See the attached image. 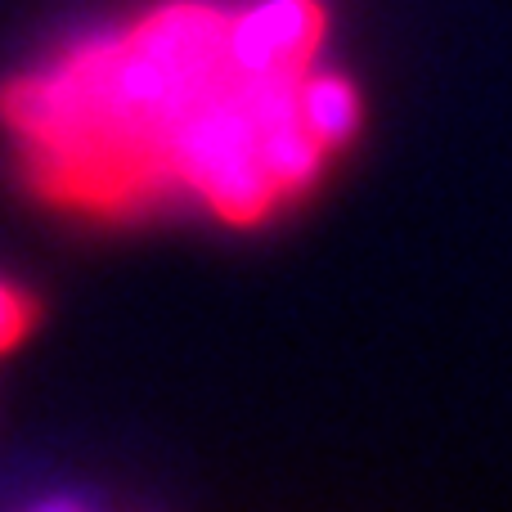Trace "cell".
Here are the masks:
<instances>
[{
    "label": "cell",
    "instance_id": "cell-2",
    "mask_svg": "<svg viewBox=\"0 0 512 512\" xmlns=\"http://www.w3.org/2000/svg\"><path fill=\"white\" fill-rule=\"evenodd\" d=\"M324 36L315 0H265L230 18V59L252 77H301Z\"/></svg>",
    "mask_w": 512,
    "mask_h": 512
},
{
    "label": "cell",
    "instance_id": "cell-3",
    "mask_svg": "<svg viewBox=\"0 0 512 512\" xmlns=\"http://www.w3.org/2000/svg\"><path fill=\"white\" fill-rule=\"evenodd\" d=\"M297 113H301V126L315 135V144L324 153L351 140L355 122H360L355 90L346 86L342 77H301V86H297Z\"/></svg>",
    "mask_w": 512,
    "mask_h": 512
},
{
    "label": "cell",
    "instance_id": "cell-1",
    "mask_svg": "<svg viewBox=\"0 0 512 512\" xmlns=\"http://www.w3.org/2000/svg\"><path fill=\"white\" fill-rule=\"evenodd\" d=\"M230 72V18L185 0L9 86L0 113L50 198L122 207L176 185L180 131Z\"/></svg>",
    "mask_w": 512,
    "mask_h": 512
}]
</instances>
